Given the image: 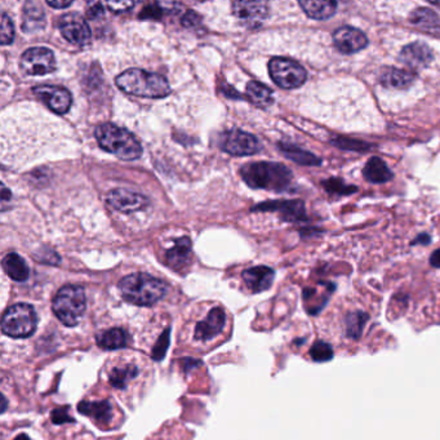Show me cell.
<instances>
[{
  "label": "cell",
  "instance_id": "1f68e13d",
  "mask_svg": "<svg viewBox=\"0 0 440 440\" xmlns=\"http://www.w3.org/2000/svg\"><path fill=\"white\" fill-rule=\"evenodd\" d=\"M324 190L332 195H350L358 191V187L354 185H346L341 178L331 177L326 181H322Z\"/></svg>",
  "mask_w": 440,
  "mask_h": 440
},
{
  "label": "cell",
  "instance_id": "484cf974",
  "mask_svg": "<svg viewBox=\"0 0 440 440\" xmlns=\"http://www.w3.org/2000/svg\"><path fill=\"white\" fill-rule=\"evenodd\" d=\"M23 12V30L26 32H32L35 30H41L45 25V13L41 7V3L30 1L25 6Z\"/></svg>",
  "mask_w": 440,
  "mask_h": 440
},
{
  "label": "cell",
  "instance_id": "cb8c5ba5",
  "mask_svg": "<svg viewBox=\"0 0 440 440\" xmlns=\"http://www.w3.org/2000/svg\"><path fill=\"white\" fill-rule=\"evenodd\" d=\"M410 22L428 32H439L440 17L430 8H417L410 12Z\"/></svg>",
  "mask_w": 440,
  "mask_h": 440
},
{
  "label": "cell",
  "instance_id": "2e32d148",
  "mask_svg": "<svg viewBox=\"0 0 440 440\" xmlns=\"http://www.w3.org/2000/svg\"><path fill=\"white\" fill-rule=\"evenodd\" d=\"M399 60L413 70H421L430 65L434 60V53L426 43L413 41L403 47L400 51Z\"/></svg>",
  "mask_w": 440,
  "mask_h": 440
},
{
  "label": "cell",
  "instance_id": "30bf717a",
  "mask_svg": "<svg viewBox=\"0 0 440 440\" xmlns=\"http://www.w3.org/2000/svg\"><path fill=\"white\" fill-rule=\"evenodd\" d=\"M34 94L45 103L53 113L66 114L72 107V93L61 85H51L43 84L34 87Z\"/></svg>",
  "mask_w": 440,
  "mask_h": 440
},
{
  "label": "cell",
  "instance_id": "4dcf8cb0",
  "mask_svg": "<svg viewBox=\"0 0 440 440\" xmlns=\"http://www.w3.org/2000/svg\"><path fill=\"white\" fill-rule=\"evenodd\" d=\"M331 144L341 150L357 151V153H367L373 147L372 144H368V143L355 140V138H350V137H344V136H336V137L331 138Z\"/></svg>",
  "mask_w": 440,
  "mask_h": 440
},
{
  "label": "cell",
  "instance_id": "4316f807",
  "mask_svg": "<svg viewBox=\"0 0 440 440\" xmlns=\"http://www.w3.org/2000/svg\"><path fill=\"white\" fill-rule=\"evenodd\" d=\"M3 269L7 275L16 282H25L30 275L28 264L17 253H10L3 258Z\"/></svg>",
  "mask_w": 440,
  "mask_h": 440
},
{
  "label": "cell",
  "instance_id": "d4e9b609",
  "mask_svg": "<svg viewBox=\"0 0 440 440\" xmlns=\"http://www.w3.org/2000/svg\"><path fill=\"white\" fill-rule=\"evenodd\" d=\"M79 412L96 421H103L107 423L113 419V407L107 400L103 401H82L79 404Z\"/></svg>",
  "mask_w": 440,
  "mask_h": 440
},
{
  "label": "cell",
  "instance_id": "83f0119b",
  "mask_svg": "<svg viewBox=\"0 0 440 440\" xmlns=\"http://www.w3.org/2000/svg\"><path fill=\"white\" fill-rule=\"evenodd\" d=\"M247 98L257 107H269L274 103L273 91L262 83L249 82L246 87Z\"/></svg>",
  "mask_w": 440,
  "mask_h": 440
},
{
  "label": "cell",
  "instance_id": "277c9868",
  "mask_svg": "<svg viewBox=\"0 0 440 440\" xmlns=\"http://www.w3.org/2000/svg\"><path fill=\"white\" fill-rule=\"evenodd\" d=\"M96 140L105 151L123 160L138 159L144 150L134 134L113 123L100 124L96 128Z\"/></svg>",
  "mask_w": 440,
  "mask_h": 440
},
{
  "label": "cell",
  "instance_id": "7c38bea8",
  "mask_svg": "<svg viewBox=\"0 0 440 440\" xmlns=\"http://www.w3.org/2000/svg\"><path fill=\"white\" fill-rule=\"evenodd\" d=\"M333 45L342 54H354L368 45V38L362 30L353 26H341L332 34Z\"/></svg>",
  "mask_w": 440,
  "mask_h": 440
},
{
  "label": "cell",
  "instance_id": "ee69618b",
  "mask_svg": "<svg viewBox=\"0 0 440 440\" xmlns=\"http://www.w3.org/2000/svg\"><path fill=\"white\" fill-rule=\"evenodd\" d=\"M430 264L431 266L440 269V248L432 252V255L430 257Z\"/></svg>",
  "mask_w": 440,
  "mask_h": 440
},
{
  "label": "cell",
  "instance_id": "60d3db41",
  "mask_svg": "<svg viewBox=\"0 0 440 440\" xmlns=\"http://www.w3.org/2000/svg\"><path fill=\"white\" fill-rule=\"evenodd\" d=\"M52 421L54 423H65V422H72V419L67 415V410L62 408V410H53Z\"/></svg>",
  "mask_w": 440,
  "mask_h": 440
},
{
  "label": "cell",
  "instance_id": "ab89813d",
  "mask_svg": "<svg viewBox=\"0 0 440 440\" xmlns=\"http://www.w3.org/2000/svg\"><path fill=\"white\" fill-rule=\"evenodd\" d=\"M106 6L113 13H122L134 8V1H107Z\"/></svg>",
  "mask_w": 440,
  "mask_h": 440
},
{
  "label": "cell",
  "instance_id": "f1b7e54d",
  "mask_svg": "<svg viewBox=\"0 0 440 440\" xmlns=\"http://www.w3.org/2000/svg\"><path fill=\"white\" fill-rule=\"evenodd\" d=\"M96 341L100 348L112 351V350L125 348L127 342H128V337L122 328H112L109 331H105L103 333H100L96 338Z\"/></svg>",
  "mask_w": 440,
  "mask_h": 440
},
{
  "label": "cell",
  "instance_id": "7a4b0ae2",
  "mask_svg": "<svg viewBox=\"0 0 440 440\" xmlns=\"http://www.w3.org/2000/svg\"><path fill=\"white\" fill-rule=\"evenodd\" d=\"M115 83L124 93L146 98H163L171 93L169 83L163 75L141 69L125 70L116 76Z\"/></svg>",
  "mask_w": 440,
  "mask_h": 440
},
{
  "label": "cell",
  "instance_id": "44dd1931",
  "mask_svg": "<svg viewBox=\"0 0 440 440\" xmlns=\"http://www.w3.org/2000/svg\"><path fill=\"white\" fill-rule=\"evenodd\" d=\"M277 147L289 160H292L293 163L300 164L302 167H319L323 163V160L317 158L315 154L310 153L297 145L279 143Z\"/></svg>",
  "mask_w": 440,
  "mask_h": 440
},
{
  "label": "cell",
  "instance_id": "6da1fadb",
  "mask_svg": "<svg viewBox=\"0 0 440 440\" xmlns=\"http://www.w3.org/2000/svg\"><path fill=\"white\" fill-rule=\"evenodd\" d=\"M243 181L252 189L284 191L293 180V174L286 165L273 162L244 164L240 168Z\"/></svg>",
  "mask_w": 440,
  "mask_h": 440
},
{
  "label": "cell",
  "instance_id": "e0dca14e",
  "mask_svg": "<svg viewBox=\"0 0 440 440\" xmlns=\"http://www.w3.org/2000/svg\"><path fill=\"white\" fill-rule=\"evenodd\" d=\"M233 13L247 26L256 28L269 16V7L264 1H234Z\"/></svg>",
  "mask_w": 440,
  "mask_h": 440
},
{
  "label": "cell",
  "instance_id": "74e56055",
  "mask_svg": "<svg viewBox=\"0 0 440 440\" xmlns=\"http://www.w3.org/2000/svg\"><path fill=\"white\" fill-rule=\"evenodd\" d=\"M181 23L186 29L194 30V29L199 28L202 25V17L194 10H187L182 16V19H181Z\"/></svg>",
  "mask_w": 440,
  "mask_h": 440
},
{
  "label": "cell",
  "instance_id": "9a60e30c",
  "mask_svg": "<svg viewBox=\"0 0 440 440\" xmlns=\"http://www.w3.org/2000/svg\"><path fill=\"white\" fill-rule=\"evenodd\" d=\"M255 211H269V212H279L282 218L287 222H301L306 221V208L302 200H275L266 202L257 205Z\"/></svg>",
  "mask_w": 440,
  "mask_h": 440
},
{
  "label": "cell",
  "instance_id": "e575fe53",
  "mask_svg": "<svg viewBox=\"0 0 440 440\" xmlns=\"http://www.w3.org/2000/svg\"><path fill=\"white\" fill-rule=\"evenodd\" d=\"M1 44L8 45L14 39V26L7 13H1Z\"/></svg>",
  "mask_w": 440,
  "mask_h": 440
},
{
  "label": "cell",
  "instance_id": "f35d334b",
  "mask_svg": "<svg viewBox=\"0 0 440 440\" xmlns=\"http://www.w3.org/2000/svg\"><path fill=\"white\" fill-rule=\"evenodd\" d=\"M87 16L91 20H98L103 16H105V8H103V3L96 1V3H90L88 8H87Z\"/></svg>",
  "mask_w": 440,
  "mask_h": 440
},
{
  "label": "cell",
  "instance_id": "603a6c76",
  "mask_svg": "<svg viewBox=\"0 0 440 440\" xmlns=\"http://www.w3.org/2000/svg\"><path fill=\"white\" fill-rule=\"evenodd\" d=\"M191 253V242L189 238H181L176 242L174 248L167 251L165 261L167 265L174 270H180L189 262Z\"/></svg>",
  "mask_w": 440,
  "mask_h": 440
},
{
  "label": "cell",
  "instance_id": "d590c367",
  "mask_svg": "<svg viewBox=\"0 0 440 440\" xmlns=\"http://www.w3.org/2000/svg\"><path fill=\"white\" fill-rule=\"evenodd\" d=\"M163 10V4H160V3L149 4L140 13V19L141 20H159V19H162Z\"/></svg>",
  "mask_w": 440,
  "mask_h": 440
},
{
  "label": "cell",
  "instance_id": "ba28073f",
  "mask_svg": "<svg viewBox=\"0 0 440 440\" xmlns=\"http://www.w3.org/2000/svg\"><path fill=\"white\" fill-rule=\"evenodd\" d=\"M218 146L233 156H248L261 150L258 138L240 129H231L221 134L218 138Z\"/></svg>",
  "mask_w": 440,
  "mask_h": 440
},
{
  "label": "cell",
  "instance_id": "d6a6232c",
  "mask_svg": "<svg viewBox=\"0 0 440 440\" xmlns=\"http://www.w3.org/2000/svg\"><path fill=\"white\" fill-rule=\"evenodd\" d=\"M333 354H335L333 348H332L328 342L322 341V339L315 341V342L313 344L311 348H310V355H311V358H313V360H315V362H319V363L331 360V359L333 358Z\"/></svg>",
  "mask_w": 440,
  "mask_h": 440
},
{
  "label": "cell",
  "instance_id": "d6986e66",
  "mask_svg": "<svg viewBox=\"0 0 440 440\" xmlns=\"http://www.w3.org/2000/svg\"><path fill=\"white\" fill-rule=\"evenodd\" d=\"M242 277L252 293H261L271 287L275 273L271 267L256 266L244 270Z\"/></svg>",
  "mask_w": 440,
  "mask_h": 440
},
{
  "label": "cell",
  "instance_id": "ac0fdd59",
  "mask_svg": "<svg viewBox=\"0 0 440 440\" xmlns=\"http://www.w3.org/2000/svg\"><path fill=\"white\" fill-rule=\"evenodd\" d=\"M416 74L394 66H385L379 72V83L388 90H406L416 81Z\"/></svg>",
  "mask_w": 440,
  "mask_h": 440
},
{
  "label": "cell",
  "instance_id": "7402d4cb",
  "mask_svg": "<svg viewBox=\"0 0 440 440\" xmlns=\"http://www.w3.org/2000/svg\"><path fill=\"white\" fill-rule=\"evenodd\" d=\"M300 7L306 13L307 17L313 20L324 21L335 16L337 10V1H314L305 0L298 3Z\"/></svg>",
  "mask_w": 440,
  "mask_h": 440
},
{
  "label": "cell",
  "instance_id": "8992f818",
  "mask_svg": "<svg viewBox=\"0 0 440 440\" xmlns=\"http://www.w3.org/2000/svg\"><path fill=\"white\" fill-rule=\"evenodd\" d=\"M38 327V315L29 304H16L8 307L1 319V331L12 338H28Z\"/></svg>",
  "mask_w": 440,
  "mask_h": 440
},
{
  "label": "cell",
  "instance_id": "f6af8a7d",
  "mask_svg": "<svg viewBox=\"0 0 440 440\" xmlns=\"http://www.w3.org/2000/svg\"><path fill=\"white\" fill-rule=\"evenodd\" d=\"M10 199V191L6 187V185H1V202L3 205L6 203V200Z\"/></svg>",
  "mask_w": 440,
  "mask_h": 440
},
{
  "label": "cell",
  "instance_id": "8fae6325",
  "mask_svg": "<svg viewBox=\"0 0 440 440\" xmlns=\"http://www.w3.org/2000/svg\"><path fill=\"white\" fill-rule=\"evenodd\" d=\"M59 28L62 36L75 45H87L92 39V32L87 21L76 13H67L62 16Z\"/></svg>",
  "mask_w": 440,
  "mask_h": 440
},
{
  "label": "cell",
  "instance_id": "f546056e",
  "mask_svg": "<svg viewBox=\"0 0 440 440\" xmlns=\"http://www.w3.org/2000/svg\"><path fill=\"white\" fill-rule=\"evenodd\" d=\"M138 375V368L136 366H125L114 368L110 373L109 381L115 389H124L131 379H136Z\"/></svg>",
  "mask_w": 440,
  "mask_h": 440
},
{
  "label": "cell",
  "instance_id": "52a82bcc",
  "mask_svg": "<svg viewBox=\"0 0 440 440\" xmlns=\"http://www.w3.org/2000/svg\"><path fill=\"white\" fill-rule=\"evenodd\" d=\"M269 74L283 90H295L307 81V72L298 62L286 57H274L269 62Z\"/></svg>",
  "mask_w": 440,
  "mask_h": 440
},
{
  "label": "cell",
  "instance_id": "9c48e42d",
  "mask_svg": "<svg viewBox=\"0 0 440 440\" xmlns=\"http://www.w3.org/2000/svg\"><path fill=\"white\" fill-rule=\"evenodd\" d=\"M20 67L22 72L31 76L51 74L56 70L54 54L50 48L44 47L29 48L21 56Z\"/></svg>",
  "mask_w": 440,
  "mask_h": 440
},
{
  "label": "cell",
  "instance_id": "b9f144b4",
  "mask_svg": "<svg viewBox=\"0 0 440 440\" xmlns=\"http://www.w3.org/2000/svg\"><path fill=\"white\" fill-rule=\"evenodd\" d=\"M431 243V236L429 234H426V233H423V234H420V235L417 236L413 242H412V246H416V244H421V246H428V244H430Z\"/></svg>",
  "mask_w": 440,
  "mask_h": 440
},
{
  "label": "cell",
  "instance_id": "bcb514c9",
  "mask_svg": "<svg viewBox=\"0 0 440 440\" xmlns=\"http://www.w3.org/2000/svg\"><path fill=\"white\" fill-rule=\"evenodd\" d=\"M14 440H30V438H29L26 434H21V435H19Z\"/></svg>",
  "mask_w": 440,
  "mask_h": 440
},
{
  "label": "cell",
  "instance_id": "5b68a950",
  "mask_svg": "<svg viewBox=\"0 0 440 440\" xmlns=\"http://www.w3.org/2000/svg\"><path fill=\"white\" fill-rule=\"evenodd\" d=\"M87 308V297L81 286L62 287L53 298L52 310L57 319L67 327H75Z\"/></svg>",
  "mask_w": 440,
  "mask_h": 440
},
{
  "label": "cell",
  "instance_id": "836d02e7",
  "mask_svg": "<svg viewBox=\"0 0 440 440\" xmlns=\"http://www.w3.org/2000/svg\"><path fill=\"white\" fill-rule=\"evenodd\" d=\"M367 315L362 311L353 313L348 317V332L350 336H358L363 331V326L367 320Z\"/></svg>",
  "mask_w": 440,
  "mask_h": 440
},
{
  "label": "cell",
  "instance_id": "7bdbcfd3",
  "mask_svg": "<svg viewBox=\"0 0 440 440\" xmlns=\"http://www.w3.org/2000/svg\"><path fill=\"white\" fill-rule=\"evenodd\" d=\"M47 4L50 7H53V8H67V7L72 6V1H52V0H48Z\"/></svg>",
  "mask_w": 440,
  "mask_h": 440
},
{
  "label": "cell",
  "instance_id": "5bb4252c",
  "mask_svg": "<svg viewBox=\"0 0 440 440\" xmlns=\"http://www.w3.org/2000/svg\"><path fill=\"white\" fill-rule=\"evenodd\" d=\"M106 200L114 209L127 215L141 211L149 205V199L146 196L127 189H114L107 194Z\"/></svg>",
  "mask_w": 440,
  "mask_h": 440
},
{
  "label": "cell",
  "instance_id": "8d00e7d4",
  "mask_svg": "<svg viewBox=\"0 0 440 440\" xmlns=\"http://www.w3.org/2000/svg\"><path fill=\"white\" fill-rule=\"evenodd\" d=\"M168 344H169V329L164 331L163 335L156 342V346L153 348L154 360H162L164 358L165 351L168 348Z\"/></svg>",
  "mask_w": 440,
  "mask_h": 440
},
{
  "label": "cell",
  "instance_id": "4fadbf2b",
  "mask_svg": "<svg viewBox=\"0 0 440 440\" xmlns=\"http://www.w3.org/2000/svg\"><path fill=\"white\" fill-rule=\"evenodd\" d=\"M226 324L225 311L213 307L203 320L198 322L194 328V339L198 342H209L221 335Z\"/></svg>",
  "mask_w": 440,
  "mask_h": 440
},
{
  "label": "cell",
  "instance_id": "ffe728a7",
  "mask_svg": "<svg viewBox=\"0 0 440 440\" xmlns=\"http://www.w3.org/2000/svg\"><path fill=\"white\" fill-rule=\"evenodd\" d=\"M363 176L370 184H385L392 180L394 174L381 158L372 156L363 168Z\"/></svg>",
  "mask_w": 440,
  "mask_h": 440
},
{
  "label": "cell",
  "instance_id": "3957f363",
  "mask_svg": "<svg viewBox=\"0 0 440 440\" xmlns=\"http://www.w3.org/2000/svg\"><path fill=\"white\" fill-rule=\"evenodd\" d=\"M119 291L124 300L137 306H151L167 293V284L158 277L144 273L131 274L119 282Z\"/></svg>",
  "mask_w": 440,
  "mask_h": 440
}]
</instances>
